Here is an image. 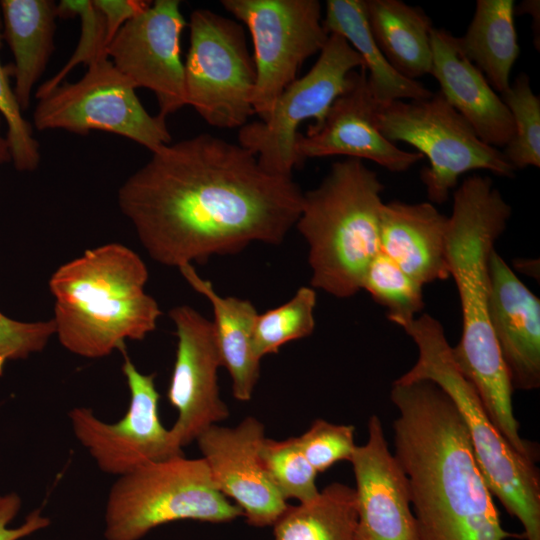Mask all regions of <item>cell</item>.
Instances as JSON below:
<instances>
[{"label": "cell", "instance_id": "cell-1", "mask_svg": "<svg viewBox=\"0 0 540 540\" xmlns=\"http://www.w3.org/2000/svg\"><path fill=\"white\" fill-rule=\"evenodd\" d=\"M304 193L240 144L202 133L162 146L120 186L117 202L148 255L179 268L253 242L279 245Z\"/></svg>", "mask_w": 540, "mask_h": 540}, {"label": "cell", "instance_id": "cell-2", "mask_svg": "<svg viewBox=\"0 0 540 540\" xmlns=\"http://www.w3.org/2000/svg\"><path fill=\"white\" fill-rule=\"evenodd\" d=\"M394 456L406 475L418 540L523 538L501 524L451 398L429 380H395Z\"/></svg>", "mask_w": 540, "mask_h": 540}, {"label": "cell", "instance_id": "cell-3", "mask_svg": "<svg viewBox=\"0 0 540 540\" xmlns=\"http://www.w3.org/2000/svg\"><path fill=\"white\" fill-rule=\"evenodd\" d=\"M511 215L512 207L488 176H468L453 192L446 249L460 298L462 334L452 355L498 431L516 452L532 457L536 447L520 435L514 389L489 316V257Z\"/></svg>", "mask_w": 540, "mask_h": 540}, {"label": "cell", "instance_id": "cell-4", "mask_svg": "<svg viewBox=\"0 0 540 540\" xmlns=\"http://www.w3.org/2000/svg\"><path fill=\"white\" fill-rule=\"evenodd\" d=\"M149 273L142 258L121 243L86 250L49 279L55 335L69 352L98 359L141 341L161 316L145 291Z\"/></svg>", "mask_w": 540, "mask_h": 540}, {"label": "cell", "instance_id": "cell-5", "mask_svg": "<svg viewBox=\"0 0 540 540\" xmlns=\"http://www.w3.org/2000/svg\"><path fill=\"white\" fill-rule=\"evenodd\" d=\"M383 190L378 174L363 160L345 158L304 193L295 225L308 244L311 287L337 298L362 289L365 272L380 252Z\"/></svg>", "mask_w": 540, "mask_h": 540}, {"label": "cell", "instance_id": "cell-6", "mask_svg": "<svg viewBox=\"0 0 540 540\" xmlns=\"http://www.w3.org/2000/svg\"><path fill=\"white\" fill-rule=\"evenodd\" d=\"M403 330L418 349L415 364L397 380H429L456 406L487 485L522 524L526 540H540V474L536 461L516 452L491 421L474 386L460 371L442 324L424 313Z\"/></svg>", "mask_w": 540, "mask_h": 540}, {"label": "cell", "instance_id": "cell-7", "mask_svg": "<svg viewBox=\"0 0 540 540\" xmlns=\"http://www.w3.org/2000/svg\"><path fill=\"white\" fill-rule=\"evenodd\" d=\"M241 516L214 486L205 461L181 455L118 477L106 502L104 537L140 540L170 522L226 523Z\"/></svg>", "mask_w": 540, "mask_h": 540}, {"label": "cell", "instance_id": "cell-8", "mask_svg": "<svg viewBox=\"0 0 540 540\" xmlns=\"http://www.w3.org/2000/svg\"><path fill=\"white\" fill-rule=\"evenodd\" d=\"M373 119L387 140L407 143L428 159L420 179L432 204L445 203L469 171L514 177L516 169L503 152L484 143L440 92L423 100L375 101Z\"/></svg>", "mask_w": 540, "mask_h": 540}, {"label": "cell", "instance_id": "cell-9", "mask_svg": "<svg viewBox=\"0 0 540 540\" xmlns=\"http://www.w3.org/2000/svg\"><path fill=\"white\" fill-rule=\"evenodd\" d=\"M133 84L108 58L88 65L75 82L61 83L37 99L32 126L87 135L113 133L152 152L171 143L166 118L149 114Z\"/></svg>", "mask_w": 540, "mask_h": 540}, {"label": "cell", "instance_id": "cell-10", "mask_svg": "<svg viewBox=\"0 0 540 540\" xmlns=\"http://www.w3.org/2000/svg\"><path fill=\"white\" fill-rule=\"evenodd\" d=\"M189 28L184 63L187 105L211 126L241 128L255 114L256 82L242 26L208 9H196Z\"/></svg>", "mask_w": 540, "mask_h": 540}, {"label": "cell", "instance_id": "cell-11", "mask_svg": "<svg viewBox=\"0 0 540 540\" xmlns=\"http://www.w3.org/2000/svg\"><path fill=\"white\" fill-rule=\"evenodd\" d=\"M357 68H364L357 51L342 36L329 34L315 64L284 89L267 118L240 128L239 144L267 172L292 177L299 166L295 151L299 125L307 119L319 125Z\"/></svg>", "mask_w": 540, "mask_h": 540}, {"label": "cell", "instance_id": "cell-12", "mask_svg": "<svg viewBox=\"0 0 540 540\" xmlns=\"http://www.w3.org/2000/svg\"><path fill=\"white\" fill-rule=\"evenodd\" d=\"M221 5L251 34L256 70L252 106L264 120L301 65L320 53L328 40L321 4L317 0H222Z\"/></svg>", "mask_w": 540, "mask_h": 540}, {"label": "cell", "instance_id": "cell-13", "mask_svg": "<svg viewBox=\"0 0 540 540\" xmlns=\"http://www.w3.org/2000/svg\"><path fill=\"white\" fill-rule=\"evenodd\" d=\"M122 372L130 400L120 420L107 423L88 407H74L68 414L74 435L97 466L118 477L144 465L184 455L171 429L160 420L155 374L140 372L127 354Z\"/></svg>", "mask_w": 540, "mask_h": 540}, {"label": "cell", "instance_id": "cell-14", "mask_svg": "<svg viewBox=\"0 0 540 540\" xmlns=\"http://www.w3.org/2000/svg\"><path fill=\"white\" fill-rule=\"evenodd\" d=\"M179 0H156L127 21L107 47V57L137 88L156 97L166 118L187 105L180 38L186 26Z\"/></svg>", "mask_w": 540, "mask_h": 540}, {"label": "cell", "instance_id": "cell-15", "mask_svg": "<svg viewBox=\"0 0 540 540\" xmlns=\"http://www.w3.org/2000/svg\"><path fill=\"white\" fill-rule=\"evenodd\" d=\"M169 317L177 348L167 398L178 412L170 429L183 448L228 418L229 409L219 394L221 361L211 321L189 305L173 307Z\"/></svg>", "mask_w": 540, "mask_h": 540}, {"label": "cell", "instance_id": "cell-16", "mask_svg": "<svg viewBox=\"0 0 540 540\" xmlns=\"http://www.w3.org/2000/svg\"><path fill=\"white\" fill-rule=\"evenodd\" d=\"M265 437L263 423L248 416L235 427L212 425L195 440L216 489L256 528L273 526L289 505L261 465Z\"/></svg>", "mask_w": 540, "mask_h": 540}, {"label": "cell", "instance_id": "cell-17", "mask_svg": "<svg viewBox=\"0 0 540 540\" xmlns=\"http://www.w3.org/2000/svg\"><path fill=\"white\" fill-rule=\"evenodd\" d=\"M373 99L364 68L349 74L344 92L330 106L319 125L298 133L295 151L299 166L309 158L335 155L370 160L393 173L410 169L424 157L398 148L377 129Z\"/></svg>", "mask_w": 540, "mask_h": 540}, {"label": "cell", "instance_id": "cell-18", "mask_svg": "<svg viewBox=\"0 0 540 540\" xmlns=\"http://www.w3.org/2000/svg\"><path fill=\"white\" fill-rule=\"evenodd\" d=\"M365 444L350 463L356 487V540H418L405 473L388 442L380 418L372 415Z\"/></svg>", "mask_w": 540, "mask_h": 540}, {"label": "cell", "instance_id": "cell-19", "mask_svg": "<svg viewBox=\"0 0 540 540\" xmlns=\"http://www.w3.org/2000/svg\"><path fill=\"white\" fill-rule=\"evenodd\" d=\"M489 316L514 390L540 386V300L494 249L489 257Z\"/></svg>", "mask_w": 540, "mask_h": 540}, {"label": "cell", "instance_id": "cell-20", "mask_svg": "<svg viewBox=\"0 0 540 540\" xmlns=\"http://www.w3.org/2000/svg\"><path fill=\"white\" fill-rule=\"evenodd\" d=\"M431 75L446 101L493 147H505L514 134L507 106L483 73L462 52L457 37L442 28L431 31Z\"/></svg>", "mask_w": 540, "mask_h": 540}, {"label": "cell", "instance_id": "cell-21", "mask_svg": "<svg viewBox=\"0 0 540 540\" xmlns=\"http://www.w3.org/2000/svg\"><path fill=\"white\" fill-rule=\"evenodd\" d=\"M448 217L431 202L383 203L380 251L421 285L450 277Z\"/></svg>", "mask_w": 540, "mask_h": 540}, {"label": "cell", "instance_id": "cell-22", "mask_svg": "<svg viewBox=\"0 0 540 540\" xmlns=\"http://www.w3.org/2000/svg\"><path fill=\"white\" fill-rule=\"evenodd\" d=\"M187 283L207 298L212 306V330L221 366L228 371L236 400L252 398L260 376V359L254 353L253 332L258 312L246 299L223 297L212 283L202 278L192 264L180 266Z\"/></svg>", "mask_w": 540, "mask_h": 540}, {"label": "cell", "instance_id": "cell-23", "mask_svg": "<svg viewBox=\"0 0 540 540\" xmlns=\"http://www.w3.org/2000/svg\"><path fill=\"white\" fill-rule=\"evenodd\" d=\"M2 38L14 64V94L24 112L55 49L57 4L52 0H1Z\"/></svg>", "mask_w": 540, "mask_h": 540}, {"label": "cell", "instance_id": "cell-24", "mask_svg": "<svg viewBox=\"0 0 540 540\" xmlns=\"http://www.w3.org/2000/svg\"><path fill=\"white\" fill-rule=\"evenodd\" d=\"M364 7L373 39L389 64L411 80L430 74L433 26L425 11L400 0H364Z\"/></svg>", "mask_w": 540, "mask_h": 540}, {"label": "cell", "instance_id": "cell-25", "mask_svg": "<svg viewBox=\"0 0 540 540\" xmlns=\"http://www.w3.org/2000/svg\"><path fill=\"white\" fill-rule=\"evenodd\" d=\"M322 22L328 34L342 36L360 55L371 95L377 103L423 100L433 95L421 82L402 76L389 64L369 29L364 0L326 1Z\"/></svg>", "mask_w": 540, "mask_h": 540}, {"label": "cell", "instance_id": "cell-26", "mask_svg": "<svg viewBox=\"0 0 540 540\" xmlns=\"http://www.w3.org/2000/svg\"><path fill=\"white\" fill-rule=\"evenodd\" d=\"M513 0H478L473 18L458 44L500 95L509 88L520 54Z\"/></svg>", "mask_w": 540, "mask_h": 540}, {"label": "cell", "instance_id": "cell-27", "mask_svg": "<svg viewBox=\"0 0 540 540\" xmlns=\"http://www.w3.org/2000/svg\"><path fill=\"white\" fill-rule=\"evenodd\" d=\"M272 527L273 540H356L355 490L331 483L314 499L288 505Z\"/></svg>", "mask_w": 540, "mask_h": 540}, {"label": "cell", "instance_id": "cell-28", "mask_svg": "<svg viewBox=\"0 0 540 540\" xmlns=\"http://www.w3.org/2000/svg\"><path fill=\"white\" fill-rule=\"evenodd\" d=\"M316 291L301 286L284 304L258 314L253 332V349L258 359L278 353L286 343L310 336L315 328Z\"/></svg>", "mask_w": 540, "mask_h": 540}, {"label": "cell", "instance_id": "cell-29", "mask_svg": "<svg viewBox=\"0 0 540 540\" xmlns=\"http://www.w3.org/2000/svg\"><path fill=\"white\" fill-rule=\"evenodd\" d=\"M362 289L383 306L387 318L401 328L415 319L425 306L423 285L381 251L369 264Z\"/></svg>", "mask_w": 540, "mask_h": 540}, {"label": "cell", "instance_id": "cell-30", "mask_svg": "<svg viewBox=\"0 0 540 540\" xmlns=\"http://www.w3.org/2000/svg\"><path fill=\"white\" fill-rule=\"evenodd\" d=\"M514 123L512 139L502 151L517 170L540 166V98L525 73L519 74L501 94Z\"/></svg>", "mask_w": 540, "mask_h": 540}, {"label": "cell", "instance_id": "cell-31", "mask_svg": "<svg viewBox=\"0 0 540 540\" xmlns=\"http://www.w3.org/2000/svg\"><path fill=\"white\" fill-rule=\"evenodd\" d=\"M261 465L275 489L286 501L299 503L314 499L319 490L318 474L304 456L297 437L274 440L265 437L260 449Z\"/></svg>", "mask_w": 540, "mask_h": 540}, {"label": "cell", "instance_id": "cell-32", "mask_svg": "<svg viewBox=\"0 0 540 540\" xmlns=\"http://www.w3.org/2000/svg\"><path fill=\"white\" fill-rule=\"evenodd\" d=\"M58 17L79 16L81 34L78 45L63 68L38 87L39 99L60 85L66 75L78 64L87 66L107 57L105 20L93 0H62L57 4Z\"/></svg>", "mask_w": 540, "mask_h": 540}, {"label": "cell", "instance_id": "cell-33", "mask_svg": "<svg viewBox=\"0 0 540 540\" xmlns=\"http://www.w3.org/2000/svg\"><path fill=\"white\" fill-rule=\"evenodd\" d=\"M2 21L0 14V46ZM11 68L4 67L0 60V115L6 124V138L9 143L11 163L19 172L35 171L41 159L40 145L34 137L32 124L25 119L9 76Z\"/></svg>", "mask_w": 540, "mask_h": 540}, {"label": "cell", "instance_id": "cell-34", "mask_svg": "<svg viewBox=\"0 0 540 540\" xmlns=\"http://www.w3.org/2000/svg\"><path fill=\"white\" fill-rule=\"evenodd\" d=\"M353 425L316 419L301 436L299 446L317 473H323L339 461H349L356 448Z\"/></svg>", "mask_w": 540, "mask_h": 540}, {"label": "cell", "instance_id": "cell-35", "mask_svg": "<svg viewBox=\"0 0 540 540\" xmlns=\"http://www.w3.org/2000/svg\"><path fill=\"white\" fill-rule=\"evenodd\" d=\"M53 335L55 325L52 319L19 321L0 311V376L8 362L27 359L43 351Z\"/></svg>", "mask_w": 540, "mask_h": 540}, {"label": "cell", "instance_id": "cell-36", "mask_svg": "<svg viewBox=\"0 0 540 540\" xmlns=\"http://www.w3.org/2000/svg\"><path fill=\"white\" fill-rule=\"evenodd\" d=\"M21 506L22 500L17 493H0V540H20L49 526L50 519L40 510H34L22 524L10 527Z\"/></svg>", "mask_w": 540, "mask_h": 540}, {"label": "cell", "instance_id": "cell-37", "mask_svg": "<svg viewBox=\"0 0 540 540\" xmlns=\"http://www.w3.org/2000/svg\"><path fill=\"white\" fill-rule=\"evenodd\" d=\"M93 2L105 20L107 45L127 21L151 4V1L143 0H93Z\"/></svg>", "mask_w": 540, "mask_h": 540}, {"label": "cell", "instance_id": "cell-38", "mask_svg": "<svg viewBox=\"0 0 540 540\" xmlns=\"http://www.w3.org/2000/svg\"><path fill=\"white\" fill-rule=\"evenodd\" d=\"M4 120L0 115V165L11 162V154L9 143L7 141L6 135L2 133V124Z\"/></svg>", "mask_w": 540, "mask_h": 540}]
</instances>
